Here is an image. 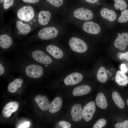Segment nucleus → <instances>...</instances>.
<instances>
[{"mask_svg": "<svg viewBox=\"0 0 128 128\" xmlns=\"http://www.w3.org/2000/svg\"><path fill=\"white\" fill-rule=\"evenodd\" d=\"M73 14L75 18L85 20H91L93 17V14L91 10L83 8L76 9L74 11Z\"/></svg>", "mask_w": 128, "mask_h": 128, "instance_id": "nucleus-8", "label": "nucleus"}, {"mask_svg": "<svg viewBox=\"0 0 128 128\" xmlns=\"http://www.w3.org/2000/svg\"><path fill=\"white\" fill-rule=\"evenodd\" d=\"M126 103L128 106V99L126 101Z\"/></svg>", "mask_w": 128, "mask_h": 128, "instance_id": "nucleus-40", "label": "nucleus"}, {"mask_svg": "<svg viewBox=\"0 0 128 128\" xmlns=\"http://www.w3.org/2000/svg\"><path fill=\"white\" fill-rule=\"evenodd\" d=\"M106 121L104 119L101 118L99 119L94 125L93 128H101L106 125Z\"/></svg>", "mask_w": 128, "mask_h": 128, "instance_id": "nucleus-28", "label": "nucleus"}, {"mask_svg": "<svg viewBox=\"0 0 128 128\" xmlns=\"http://www.w3.org/2000/svg\"><path fill=\"white\" fill-rule=\"evenodd\" d=\"M16 25L19 32L23 35H26L31 31V28L30 26L27 23H23L21 21H17Z\"/></svg>", "mask_w": 128, "mask_h": 128, "instance_id": "nucleus-22", "label": "nucleus"}, {"mask_svg": "<svg viewBox=\"0 0 128 128\" xmlns=\"http://www.w3.org/2000/svg\"><path fill=\"white\" fill-rule=\"evenodd\" d=\"M69 46L73 51L82 53L85 52L87 49L86 43L82 40L76 37L71 38L69 41Z\"/></svg>", "mask_w": 128, "mask_h": 128, "instance_id": "nucleus-2", "label": "nucleus"}, {"mask_svg": "<svg viewBox=\"0 0 128 128\" xmlns=\"http://www.w3.org/2000/svg\"><path fill=\"white\" fill-rule=\"evenodd\" d=\"M14 1V0H5L3 4L4 8L5 9H8L13 5Z\"/></svg>", "mask_w": 128, "mask_h": 128, "instance_id": "nucleus-32", "label": "nucleus"}, {"mask_svg": "<svg viewBox=\"0 0 128 128\" xmlns=\"http://www.w3.org/2000/svg\"><path fill=\"white\" fill-rule=\"evenodd\" d=\"M50 12L47 11H41L38 15V22L41 25H45L48 23L51 17Z\"/></svg>", "mask_w": 128, "mask_h": 128, "instance_id": "nucleus-18", "label": "nucleus"}, {"mask_svg": "<svg viewBox=\"0 0 128 128\" xmlns=\"http://www.w3.org/2000/svg\"><path fill=\"white\" fill-rule=\"evenodd\" d=\"M58 32L57 29L53 27L44 28L39 32V38L43 40H48L53 39L58 35Z\"/></svg>", "mask_w": 128, "mask_h": 128, "instance_id": "nucleus-3", "label": "nucleus"}, {"mask_svg": "<svg viewBox=\"0 0 128 128\" xmlns=\"http://www.w3.org/2000/svg\"><path fill=\"white\" fill-rule=\"evenodd\" d=\"M117 56L120 60H123L125 59L128 61V51L124 53L119 52L117 54Z\"/></svg>", "mask_w": 128, "mask_h": 128, "instance_id": "nucleus-31", "label": "nucleus"}, {"mask_svg": "<svg viewBox=\"0 0 128 128\" xmlns=\"http://www.w3.org/2000/svg\"><path fill=\"white\" fill-rule=\"evenodd\" d=\"M62 101L59 97L54 98L50 105L49 108V112L51 113H55L59 111L61 108Z\"/></svg>", "mask_w": 128, "mask_h": 128, "instance_id": "nucleus-15", "label": "nucleus"}, {"mask_svg": "<svg viewBox=\"0 0 128 128\" xmlns=\"http://www.w3.org/2000/svg\"><path fill=\"white\" fill-rule=\"evenodd\" d=\"M46 49L47 51L55 58L60 59L63 56L62 51L58 47L54 45H48Z\"/></svg>", "mask_w": 128, "mask_h": 128, "instance_id": "nucleus-14", "label": "nucleus"}, {"mask_svg": "<svg viewBox=\"0 0 128 128\" xmlns=\"http://www.w3.org/2000/svg\"><path fill=\"white\" fill-rule=\"evenodd\" d=\"M96 77L97 80L101 82L104 83L106 81L108 76L105 69L104 67H101L99 69Z\"/></svg>", "mask_w": 128, "mask_h": 128, "instance_id": "nucleus-25", "label": "nucleus"}, {"mask_svg": "<svg viewBox=\"0 0 128 128\" xmlns=\"http://www.w3.org/2000/svg\"><path fill=\"white\" fill-rule=\"evenodd\" d=\"M5 72L4 68L2 65L0 64V75H2Z\"/></svg>", "mask_w": 128, "mask_h": 128, "instance_id": "nucleus-37", "label": "nucleus"}, {"mask_svg": "<svg viewBox=\"0 0 128 128\" xmlns=\"http://www.w3.org/2000/svg\"><path fill=\"white\" fill-rule=\"evenodd\" d=\"M121 71L122 72L125 73H126L127 71L126 65L124 64H122L121 65Z\"/></svg>", "mask_w": 128, "mask_h": 128, "instance_id": "nucleus-35", "label": "nucleus"}, {"mask_svg": "<svg viewBox=\"0 0 128 128\" xmlns=\"http://www.w3.org/2000/svg\"><path fill=\"white\" fill-rule=\"evenodd\" d=\"M114 127L115 128H128V120H126L122 123H117Z\"/></svg>", "mask_w": 128, "mask_h": 128, "instance_id": "nucleus-30", "label": "nucleus"}, {"mask_svg": "<svg viewBox=\"0 0 128 128\" xmlns=\"http://www.w3.org/2000/svg\"><path fill=\"white\" fill-rule=\"evenodd\" d=\"M17 14L20 20L26 22L31 20L35 15L34 10L30 6H24L20 9L18 11Z\"/></svg>", "mask_w": 128, "mask_h": 128, "instance_id": "nucleus-1", "label": "nucleus"}, {"mask_svg": "<svg viewBox=\"0 0 128 128\" xmlns=\"http://www.w3.org/2000/svg\"><path fill=\"white\" fill-rule=\"evenodd\" d=\"M101 17L110 21H113L117 18V16L115 12L113 10L107 8L102 9L101 11Z\"/></svg>", "mask_w": 128, "mask_h": 128, "instance_id": "nucleus-16", "label": "nucleus"}, {"mask_svg": "<svg viewBox=\"0 0 128 128\" xmlns=\"http://www.w3.org/2000/svg\"><path fill=\"white\" fill-rule=\"evenodd\" d=\"M91 88L89 86L83 85L75 88L73 91V95L75 96L84 95L90 92Z\"/></svg>", "mask_w": 128, "mask_h": 128, "instance_id": "nucleus-17", "label": "nucleus"}, {"mask_svg": "<svg viewBox=\"0 0 128 128\" xmlns=\"http://www.w3.org/2000/svg\"><path fill=\"white\" fill-rule=\"evenodd\" d=\"M35 100L38 106L42 110L46 111L49 109L50 104L48 99L46 96H42L40 95H38L35 97Z\"/></svg>", "mask_w": 128, "mask_h": 128, "instance_id": "nucleus-13", "label": "nucleus"}, {"mask_svg": "<svg viewBox=\"0 0 128 128\" xmlns=\"http://www.w3.org/2000/svg\"><path fill=\"white\" fill-rule=\"evenodd\" d=\"M87 2L89 3L94 4L97 2L99 0H85Z\"/></svg>", "mask_w": 128, "mask_h": 128, "instance_id": "nucleus-38", "label": "nucleus"}, {"mask_svg": "<svg viewBox=\"0 0 128 128\" xmlns=\"http://www.w3.org/2000/svg\"><path fill=\"white\" fill-rule=\"evenodd\" d=\"M83 29L85 32L88 33L96 34L99 33L101 31V28L97 23L92 21H88L83 24Z\"/></svg>", "mask_w": 128, "mask_h": 128, "instance_id": "nucleus-10", "label": "nucleus"}, {"mask_svg": "<svg viewBox=\"0 0 128 128\" xmlns=\"http://www.w3.org/2000/svg\"><path fill=\"white\" fill-rule=\"evenodd\" d=\"M121 14L118 19L119 22L123 23L128 21V9H125L122 11Z\"/></svg>", "mask_w": 128, "mask_h": 128, "instance_id": "nucleus-27", "label": "nucleus"}, {"mask_svg": "<svg viewBox=\"0 0 128 128\" xmlns=\"http://www.w3.org/2000/svg\"><path fill=\"white\" fill-rule=\"evenodd\" d=\"M50 4L56 7L61 6L63 2V0H46Z\"/></svg>", "mask_w": 128, "mask_h": 128, "instance_id": "nucleus-29", "label": "nucleus"}, {"mask_svg": "<svg viewBox=\"0 0 128 128\" xmlns=\"http://www.w3.org/2000/svg\"><path fill=\"white\" fill-rule=\"evenodd\" d=\"M24 2L26 3H34L38 2L39 0H22Z\"/></svg>", "mask_w": 128, "mask_h": 128, "instance_id": "nucleus-36", "label": "nucleus"}, {"mask_svg": "<svg viewBox=\"0 0 128 128\" xmlns=\"http://www.w3.org/2000/svg\"><path fill=\"white\" fill-rule=\"evenodd\" d=\"M115 80L119 85L125 86L128 83V77L124 73L118 71L116 73Z\"/></svg>", "mask_w": 128, "mask_h": 128, "instance_id": "nucleus-19", "label": "nucleus"}, {"mask_svg": "<svg viewBox=\"0 0 128 128\" xmlns=\"http://www.w3.org/2000/svg\"><path fill=\"white\" fill-rule=\"evenodd\" d=\"M82 108L79 104L74 105L72 107L71 114L73 120L74 121H80L82 117Z\"/></svg>", "mask_w": 128, "mask_h": 128, "instance_id": "nucleus-12", "label": "nucleus"}, {"mask_svg": "<svg viewBox=\"0 0 128 128\" xmlns=\"http://www.w3.org/2000/svg\"><path fill=\"white\" fill-rule=\"evenodd\" d=\"M23 82V80L21 79H15L9 84L8 87V91L11 93L15 92L21 87Z\"/></svg>", "mask_w": 128, "mask_h": 128, "instance_id": "nucleus-23", "label": "nucleus"}, {"mask_svg": "<svg viewBox=\"0 0 128 128\" xmlns=\"http://www.w3.org/2000/svg\"><path fill=\"white\" fill-rule=\"evenodd\" d=\"M59 124L61 127L63 128H69L71 126L70 123L63 121H60L59 123Z\"/></svg>", "mask_w": 128, "mask_h": 128, "instance_id": "nucleus-33", "label": "nucleus"}, {"mask_svg": "<svg viewBox=\"0 0 128 128\" xmlns=\"http://www.w3.org/2000/svg\"><path fill=\"white\" fill-rule=\"evenodd\" d=\"M83 78V75L81 73L74 72L68 75L64 79V82L66 85H73L81 82Z\"/></svg>", "mask_w": 128, "mask_h": 128, "instance_id": "nucleus-9", "label": "nucleus"}, {"mask_svg": "<svg viewBox=\"0 0 128 128\" xmlns=\"http://www.w3.org/2000/svg\"><path fill=\"white\" fill-rule=\"evenodd\" d=\"M96 110L95 102L93 101L87 104L82 110V118L86 121H90L92 119Z\"/></svg>", "mask_w": 128, "mask_h": 128, "instance_id": "nucleus-5", "label": "nucleus"}, {"mask_svg": "<svg viewBox=\"0 0 128 128\" xmlns=\"http://www.w3.org/2000/svg\"><path fill=\"white\" fill-rule=\"evenodd\" d=\"M30 126V123L29 122H26L21 124L18 128H28Z\"/></svg>", "mask_w": 128, "mask_h": 128, "instance_id": "nucleus-34", "label": "nucleus"}, {"mask_svg": "<svg viewBox=\"0 0 128 128\" xmlns=\"http://www.w3.org/2000/svg\"><path fill=\"white\" fill-rule=\"evenodd\" d=\"M5 0H0V3H2L4 2Z\"/></svg>", "mask_w": 128, "mask_h": 128, "instance_id": "nucleus-39", "label": "nucleus"}, {"mask_svg": "<svg viewBox=\"0 0 128 128\" xmlns=\"http://www.w3.org/2000/svg\"><path fill=\"white\" fill-rule=\"evenodd\" d=\"M114 4L115 8L116 9H119L120 10L125 9L127 7V5L123 0H114Z\"/></svg>", "mask_w": 128, "mask_h": 128, "instance_id": "nucleus-26", "label": "nucleus"}, {"mask_svg": "<svg viewBox=\"0 0 128 128\" xmlns=\"http://www.w3.org/2000/svg\"><path fill=\"white\" fill-rule=\"evenodd\" d=\"M13 41L11 37L6 34H3L0 36V46L3 49H7L12 45Z\"/></svg>", "mask_w": 128, "mask_h": 128, "instance_id": "nucleus-20", "label": "nucleus"}, {"mask_svg": "<svg viewBox=\"0 0 128 128\" xmlns=\"http://www.w3.org/2000/svg\"><path fill=\"white\" fill-rule=\"evenodd\" d=\"M26 75L33 78H38L41 77L43 73V69L41 66L34 64L27 66L25 69Z\"/></svg>", "mask_w": 128, "mask_h": 128, "instance_id": "nucleus-4", "label": "nucleus"}, {"mask_svg": "<svg viewBox=\"0 0 128 128\" xmlns=\"http://www.w3.org/2000/svg\"><path fill=\"white\" fill-rule=\"evenodd\" d=\"M32 55L33 59L39 63L48 64L52 62L51 58L41 50H35L32 52Z\"/></svg>", "mask_w": 128, "mask_h": 128, "instance_id": "nucleus-6", "label": "nucleus"}, {"mask_svg": "<svg viewBox=\"0 0 128 128\" xmlns=\"http://www.w3.org/2000/svg\"><path fill=\"white\" fill-rule=\"evenodd\" d=\"M96 102L97 105L101 109H105L108 106V103L105 97L102 92H100L97 94Z\"/></svg>", "mask_w": 128, "mask_h": 128, "instance_id": "nucleus-21", "label": "nucleus"}, {"mask_svg": "<svg viewBox=\"0 0 128 128\" xmlns=\"http://www.w3.org/2000/svg\"><path fill=\"white\" fill-rule=\"evenodd\" d=\"M112 99L116 105L120 109H123L125 106L124 102L119 93L117 91L113 92Z\"/></svg>", "mask_w": 128, "mask_h": 128, "instance_id": "nucleus-24", "label": "nucleus"}, {"mask_svg": "<svg viewBox=\"0 0 128 128\" xmlns=\"http://www.w3.org/2000/svg\"><path fill=\"white\" fill-rule=\"evenodd\" d=\"M114 44L115 47L121 50H124L128 46V33L120 34L115 40Z\"/></svg>", "mask_w": 128, "mask_h": 128, "instance_id": "nucleus-7", "label": "nucleus"}, {"mask_svg": "<svg viewBox=\"0 0 128 128\" xmlns=\"http://www.w3.org/2000/svg\"><path fill=\"white\" fill-rule=\"evenodd\" d=\"M19 106V103L17 102H11L8 103L2 110L3 116L5 118L9 117L13 112L17 110Z\"/></svg>", "mask_w": 128, "mask_h": 128, "instance_id": "nucleus-11", "label": "nucleus"}]
</instances>
